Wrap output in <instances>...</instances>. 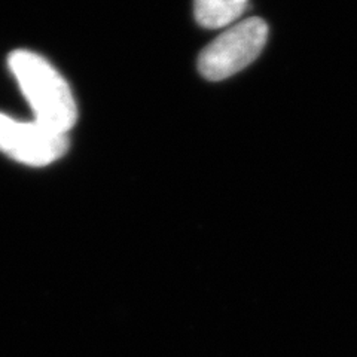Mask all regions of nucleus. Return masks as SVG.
Returning a JSON list of instances; mask_svg holds the SVG:
<instances>
[{
  "label": "nucleus",
  "instance_id": "3",
  "mask_svg": "<svg viewBox=\"0 0 357 357\" xmlns=\"http://www.w3.org/2000/svg\"><path fill=\"white\" fill-rule=\"evenodd\" d=\"M69 149L67 134L33 122H20L0 112V151L21 164L50 165Z\"/></svg>",
  "mask_w": 357,
  "mask_h": 357
},
{
  "label": "nucleus",
  "instance_id": "2",
  "mask_svg": "<svg viewBox=\"0 0 357 357\" xmlns=\"http://www.w3.org/2000/svg\"><path fill=\"white\" fill-rule=\"evenodd\" d=\"M268 39V26L261 18L234 24L201 51L198 70L207 81H223L241 72L259 57Z\"/></svg>",
  "mask_w": 357,
  "mask_h": 357
},
{
  "label": "nucleus",
  "instance_id": "4",
  "mask_svg": "<svg viewBox=\"0 0 357 357\" xmlns=\"http://www.w3.org/2000/svg\"><path fill=\"white\" fill-rule=\"evenodd\" d=\"M248 6L249 0H194V14L201 27L222 29L236 22Z\"/></svg>",
  "mask_w": 357,
  "mask_h": 357
},
{
  "label": "nucleus",
  "instance_id": "1",
  "mask_svg": "<svg viewBox=\"0 0 357 357\" xmlns=\"http://www.w3.org/2000/svg\"><path fill=\"white\" fill-rule=\"evenodd\" d=\"M8 63L38 124L63 134L70 131L77 107L69 84L51 63L27 50L14 51Z\"/></svg>",
  "mask_w": 357,
  "mask_h": 357
}]
</instances>
